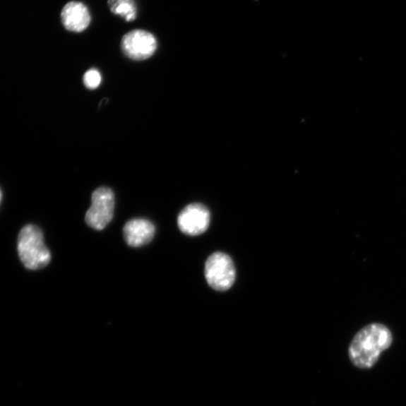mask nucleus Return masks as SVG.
Masks as SVG:
<instances>
[{
  "label": "nucleus",
  "mask_w": 406,
  "mask_h": 406,
  "mask_svg": "<svg viewBox=\"0 0 406 406\" xmlns=\"http://www.w3.org/2000/svg\"><path fill=\"white\" fill-rule=\"evenodd\" d=\"M392 341V334L384 325L369 324L354 336L350 347V359L358 368L372 367Z\"/></svg>",
  "instance_id": "obj_1"
},
{
  "label": "nucleus",
  "mask_w": 406,
  "mask_h": 406,
  "mask_svg": "<svg viewBox=\"0 0 406 406\" xmlns=\"http://www.w3.org/2000/svg\"><path fill=\"white\" fill-rule=\"evenodd\" d=\"M114 202V195L110 189L102 187L92 193L91 205L85 215L88 225L97 230L105 228L112 220Z\"/></svg>",
  "instance_id": "obj_4"
},
{
  "label": "nucleus",
  "mask_w": 406,
  "mask_h": 406,
  "mask_svg": "<svg viewBox=\"0 0 406 406\" xmlns=\"http://www.w3.org/2000/svg\"><path fill=\"white\" fill-rule=\"evenodd\" d=\"M205 276L208 284L215 291H227L236 280L234 263L226 253L216 252L205 263Z\"/></svg>",
  "instance_id": "obj_3"
},
{
  "label": "nucleus",
  "mask_w": 406,
  "mask_h": 406,
  "mask_svg": "<svg viewBox=\"0 0 406 406\" xmlns=\"http://www.w3.org/2000/svg\"><path fill=\"white\" fill-rule=\"evenodd\" d=\"M121 48L125 55L131 59L143 61L155 54L157 42L153 33L143 30H134L124 35Z\"/></svg>",
  "instance_id": "obj_5"
},
{
  "label": "nucleus",
  "mask_w": 406,
  "mask_h": 406,
  "mask_svg": "<svg viewBox=\"0 0 406 406\" xmlns=\"http://www.w3.org/2000/svg\"><path fill=\"white\" fill-rule=\"evenodd\" d=\"M18 251L22 263L29 270L44 268L51 261V253L45 246L42 232L35 225H27L20 230Z\"/></svg>",
  "instance_id": "obj_2"
},
{
  "label": "nucleus",
  "mask_w": 406,
  "mask_h": 406,
  "mask_svg": "<svg viewBox=\"0 0 406 406\" xmlns=\"http://www.w3.org/2000/svg\"><path fill=\"white\" fill-rule=\"evenodd\" d=\"M83 81L86 88L89 89H96L101 84V74L97 69L90 68L84 75Z\"/></svg>",
  "instance_id": "obj_10"
},
{
  "label": "nucleus",
  "mask_w": 406,
  "mask_h": 406,
  "mask_svg": "<svg viewBox=\"0 0 406 406\" xmlns=\"http://www.w3.org/2000/svg\"><path fill=\"white\" fill-rule=\"evenodd\" d=\"M210 213L207 208L200 203H193L185 207L178 217V225L183 234L198 236L210 226Z\"/></svg>",
  "instance_id": "obj_6"
},
{
  "label": "nucleus",
  "mask_w": 406,
  "mask_h": 406,
  "mask_svg": "<svg viewBox=\"0 0 406 406\" xmlns=\"http://www.w3.org/2000/svg\"><path fill=\"white\" fill-rule=\"evenodd\" d=\"M155 225L145 219H133L124 227V235L127 244L131 247H141L154 238Z\"/></svg>",
  "instance_id": "obj_8"
},
{
  "label": "nucleus",
  "mask_w": 406,
  "mask_h": 406,
  "mask_svg": "<svg viewBox=\"0 0 406 406\" xmlns=\"http://www.w3.org/2000/svg\"><path fill=\"white\" fill-rule=\"evenodd\" d=\"M112 13L121 17L127 22L136 18L137 7L135 0H108Z\"/></svg>",
  "instance_id": "obj_9"
},
{
  "label": "nucleus",
  "mask_w": 406,
  "mask_h": 406,
  "mask_svg": "<svg viewBox=\"0 0 406 406\" xmlns=\"http://www.w3.org/2000/svg\"><path fill=\"white\" fill-rule=\"evenodd\" d=\"M61 20L64 28L71 32L85 31L91 22V15L88 8L83 3L69 2L63 8Z\"/></svg>",
  "instance_id": "obj_7"
},
{
  "label": "nucleus",
  "mask_w": 406,
  "mask_h": 406,
  "mask_svg": "<svg viewBox=\"0 0 406 406\" xmlns=\"http://www.w3.org/2000/svg\"><path fill=\"white\" fill-rule=\"evenodd\" d=\"M2 201V192L1 190H0V203H1Z\"/></svg>",
  "instance_id": "obj_11"
}]
</instances>
